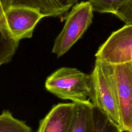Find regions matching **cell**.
I'll return each mask as SVG.
<instances>
[{
	"instance_id": "14",
	"label": "cell",
	"mask_w": 132,
	"mask_h": 132,
	"mask_svg": "<svg viewBox=\"0 0 132 132\" xmlns=\"http://www.w3.org/2000/svg\"><path fill=\"white\" fill-rule=\"evenodd\" d=\"M6 0H0V11L3 12L5 10Z\"/></svg>"
},
{
	"instance_id": "10",
	"label": "cell",
	"mask_w": 132,
	"mask_h": 132,
	"mask_svg": "<svg viewBox=\"0 0 132 132\" xmlns=\"http://www.w3.org/2000/svg\"><path fill=\"white\" fill-rule=\"evenodd\" d=\"M3 12L0 11V16ZM19 43V41L13 39L6 29L0 26V66L11 61Z\"/></svg>"
},
{
	"instance_id": "8",
	"label": "cell",
	"mask_w": 132,
	"mask_h": 132,
	"mask_svg": "<svg viewBox=\"0 0 132 132\" xmlns=\"http://www.w3.org/2000/svg\"><path fill=\"white\" fill-rule=\"evenodd\" d=\"M77 1L78 0H6L5 10L11 6L28 7L38 9L44 17H55L67 12Z\"/></svg>"
},
{
	"instance_id": "13",
	"label": "cell",
	"mask_w": 132,
	"mask_h": 132,
	"mask_svg": "<svg viewBox=\"0 0 132 132\" xmlns=\"http://www.w3.org/2000/svg\"><path fill=\"white\" fill-rule=\"evenodd\" d=\"M125 24L132 25V0H128L114 14Z\"/></svg>"
},
{
	"instance_id": "1",
	"label": "cell",
	"mask_w": 132,
	"mask_h": 132,
	"mask_svg": "<svg viewBox=\"0 0 132 132\" xmlns=\"http://www.w3.org/2000/svg\"><path fill=\"white\" fill-rule=\"evenodd\" d=\"M91 90L89 99L122 132V125L110 71V63L96 58L90 75Z\"/></svg>"
},
{
	"instance_id": "7",
	"label": "cell",
	"mask_w": 132,
	"mask_h": 132,
	"mask_svg": "<svg viewBox=\"0 0 132 132\" xmlns=\"http://www.w3.org/2000/svg\"><path fill=\"white\" fill-rule=\"evenodd\" d=\"M74 105V102L54 105L40 121L37 132H68L73 119Z\"/></svg>"
},
{
	"instance_id": "9",
	"label": "cell",
	"mask_w": 132,
	"mask_h": 132,
	"mask_svg": "<svg viewBox=\"0 0 132 132\" xmlns=\"http://www.w3.org/2000/svg\"><path fill=\"white\" fill-rule=\"evenodd\" d=\"M74 110L68 132H94V106L89 101L74 103Z\"/></svg>"
},
{
	"instance_id": "5",
	"label": "cell",
	"mask_w": 132,
	"mask_h": 132,
	"mask_svg": "<svg viewBox=\"0 0 132 132\" xmlns=\"http://www.w3.org/2000/svg\"><path fill=\"white\" fill-rule=\"evenodd\" d=\"M43 17L44 15L37 9L11 6L1 15L0 26L13 39L19 42L32 37L35 27Z\"/></svg>"
},
{
	"instance_id": "11",
	"label": "cell",
	"mask_w": 132,
	"mask_h": 132,
	"mask_svg": "<svg viewBox=\"0 0 132 132\" xmlns=\"http://www.w3.org/2000/svg\"><path fill=\"white\" fill-rule=\"evenodd\" d=\"M94 132H122L116 125L113 124L106 115L100 109L94 107Z\"/></svg>"
},
{
	"instance_id": "2",
	"label": "cell",
	"mask_w": 132,
	"mask_h": 132,
	"mask_svg": "<svg viewBox=\"0 0 132 132\" xmlns=\"http://www.w3.org/2000/svg\"><path fill=\"white\" fill-rule=\"evenodd\" d=\"M45 87L62 100L74 103L90 101L91 76L75 68L62 67L57 70L47 77Z\"/></svg>"
},
{
	"instance_id": "12",
	"label": "cell",
	"mask_w": 132,
	"mask_h": 132,
	"mask_svg": "<svg viewBox=\"0 0 132 132\" xmlns=\"http://www.w3.org/2000/svg\"><path fill=\"white\" fill-rule=\"evenodd\" d=\"M128 0H88L92 6L93 11L99 13L114 14L116 11Z\"/></svg>"
},
{
	"instance_id": "6",
	"label": "cell",
	"mask_w": 132,
	"mask_h": 132,
	"mask_svg": "<svg viewBox=\"0 0 132 132\" xmlns=\"http://www.w3.org/2000/svg\"><path fill=\"white\" fill-rule=\"evenodd\" d=\"M96 58L111 64L132 61V25L113 31L98 48Z\"/></svg>"
},
{
	"instance_id": "3",
	"label": "cell",
	"mask_w": 132,
	"mask_h": 132,
	"mask_svg": "<svg viewBox=\"0 0 132 132\" xmlns=\"http://www.w3.org/2000/svg\"><path fill=\"white\" fill-rule=\"evenodd\" d=\"M93 10L89 1L75 4L66 20L62 31L55 40L52 53L59 57L82 36L92 23Z\"/></svg>"
},
{
	"instance_id": "4",
	"label": "cell",
	"mask_w": 132,
	"mask_h": 132,
	"mask_svg": "<svg viewBox=\"0 0 132 132\" xmlns=\"http://www.w3.org/2000/svg\"><path fill=\"white\" fill-rule=\"evenodd\" d=\"M110 71L122 125V131L132 132V61L110 63Z\"/></svg>"
}]
</instances>
